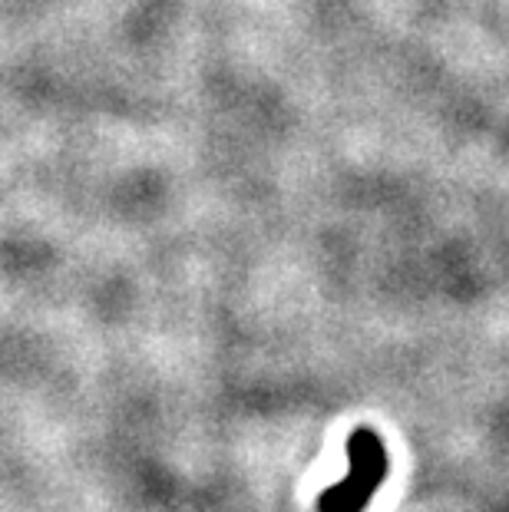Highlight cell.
I'll list each match as a JSON object with an SVG mask.
<instances>
[{
	"label": "cell",
	"mask_w": 509,
	"mask_h": 512,
	"mask_svg": "<svg viewBox=\"0 0 509 512\" xmlns=\"http://www.w3.org/2000/svg\"><path fill=\"white\" fill-rule=\"evenodd\" d=\"M348 476L318 496V512H364L387 479V446L381 433L357 427L348 437Z\"/></svg>",
	"instance_id": "1"
}]
</instances>
